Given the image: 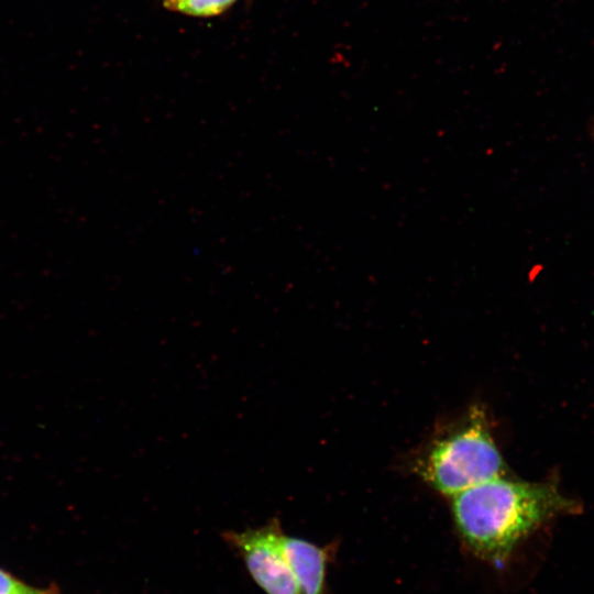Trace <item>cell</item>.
I'll return each mask as SVG.
<instances>
[{"instance_id": "1", "label": "cell", "mask_w": 594, "mask_h": 594, "mask_svg": "<svg viewBox=\"0 0 594 594\" xmlns=\"http://www.w3.org/2000/svg\"><path fill=\"white\" fill-rule=\"evenodd\" d=\"M452 498L458 532L477 557L502 566L517 543L572 504L552 484L514 481L503 475Z\"/></svg>"}, {"instance_id": "2", "label": "cell", "mask_w": 594, "mask_h": 594, "mask_svg": "<svg viewBox=\"0 0 594 594\" xmlns=\"http://www.w3.org/2000/svg\"><path fill=\"white\" fill-rule=\"evenodd\" d=\"M418 469L428 484L450 497L503 475L504 460L485 411L472 408L457 427L436 439Z\"/></svg>"}, {"instance_id": "3", "label": "cell", "mask_w": 594, "mask_h": 594, "mask_svg": "<svg viewBox=\"0 0 594 594\" xmlns=\"http://www.w3.org/2000/svg\"><path fill=\"white\" fill-rule=\"evenodd\" d=\"M283 530L277 518L243 531H226L223 539L235 549L255 583L266 594H300L285 557Z\"/></svg>"}, {"instance_id": "4", "label": "cell", "mask_w": 594, "mask_h": 594, "mask_svg": "<svg viewBox=\"0 0 594 594\" xmlns=\"http://www.w3.org/2000/svg\"><path fill=\"white\" fill-rule=\"evenodd\" d=\"M282 546L300 594H326V574L332 554L331 548L285 534Z\"/></svg>"}, {"instance_id": "5", "label": "cell", "mask_w": 594, "mask_h": 594, "mask_svg": "<svg viewBox=\"0 0 594 594\" xmlns=\"http://www.w3.org/2000/svg\"><path fill=\"white\" fill-rule=\"evenodd\" d=\"M239 0H163L166 9L194 18H211L231 8Z\"/></svg>"}, {"instance_id": "6", "label": "cell", "mask_w": 594, "mask_h": 594, "mask_svg": "<svg viewBox=\"0 0 594 594\" xmlns=\"http://www.w3.org/2000/svg\"><path fill=\"white\" fill-rule=\"evenodd\" d=\"M0 594H58L30 586L0 569Z\"/></svg>"}]
</instances>
